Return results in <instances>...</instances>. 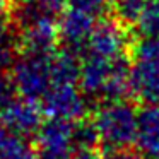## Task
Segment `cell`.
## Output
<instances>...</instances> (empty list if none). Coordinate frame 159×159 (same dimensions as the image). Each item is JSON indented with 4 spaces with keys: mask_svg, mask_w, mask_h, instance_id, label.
Masks as SVG:
<instances>
[{
    "mask_svg": "<svg viewBox=\"0 0 159 159\" xmlns=\"http://www.w3.org/2000/svg\"><path fill=\"white\" fill-rule=\"evenodd\" d=\"M139 111L127 101L103 103L93 116L99 135V144L108 149L130 147L135 144Z\"/></svg>",
    "mask_w": 159,
    "mask_h": 159,
    "instance_id": "1",
    "label": "cell"
},
{
    "mask_svg": "<svg viewBox=\"0 0 159 159\" xmlns=\"http://www.w3.org/2000/svg\"><path fill=\"white\" fill-rule=\"evenodd\" d=\"M52 55H31L22 53L12 65V79L21 98L29 101H39L52 89L53 79L50 70Z\"/></svg>",
    "mask_w": 159,
    "mask_h": 159,
    "instance_id": "2",
    "label": "cell"
},
{
    "mask_svg": "<svg viewBox=\"0 0 159 159\" xmlns=\"http://www.w3.org/2000/svg\"><path fill=\"white\" fill-rule=\"evenodd\" d=\"M132 36L130 28L123 26L115 17H101L96 21L94 31L89 39V53L103 58H118L130 55Z\"/></svg>",
    "mask_w": 159,
    "mask_h": 159,
    "instance_id": "3",
    "label": "cell"
},
{
    "mask_svg": "<svg viewBox=\"0 0 159 159\" xmlns=\"http://www.w3.org/2000/svg\"><path fill=\"white\" fill-rule=\"evenodd\" d=\"M96 26V17L79 9H65L58 16V36L63 48L79 57L89 53V39Z\"/></svg>",
    "mask_w": 159,
    "mask_h": 159,
    "instance_id": "4",
    "label": "cell"
},
{
    "mask_svg": "<svg viewBox=\"0 0 159 159\" xmlns=\"http://www.w3.org/2000/svg\"><path fill=\"white\" fill-rule=\"evenodd\" d=\"M39 106L48 118L77 121L86 115L87 98L77 86H52Z\"/></svg>",
    "mask_w": 159,
    "mask_h": 159,
    "instance_id": "5",
    "label": "cell"
},
{
    "mask_svg": "<svg viewBox=\"0 0 159 159\" xmlns=\"http://www.w3.org/2000/svg\"><path fill=\"white\" fill-rule=\"evenodd\" d=\"M43 115L45 113L39 103L24 99V98H17L11 104H7L4 110H0L2 127L24 139L34 137L38 134L39 127L45 121Z\"/></svg>",
    "mask_w": 159,
    "mask_h": 159,
    "instance_id": "6",
    "label": "cell"
},
{
    "mask_svg": "<svg viewBox=\"0 0 159 159\" xmlns=\"http://www.w3.org/2000/svg\"><path fill=\"white\" fill-rule=\"evenodd\" d=\"M111 77H113V60L91 55V53H87L82 58L79 87L86 94V98L101 101V96Z\"/></svg>",
    "mask_w": 159,
    "mask_h": 159,
    "instance_id": "7",
    "label": "cell"
},
{
    "mask_svg": "<svg viewBox=\"0 0 159 159\" xmlns=\"http://www.w3.org/2000/svg\"><path fill=\"white\" fill-rule=\"evenodd\" d=\"M74 121L48 118L34 135L36 152H75L74 149Z\"/></svg>",
    "mask_w": 159,
    "mask_h": 159,
    "instance_id": "8",
    "label": "cell"
},
{
    "mask_svg": "<svg viewBox=\"0 0 159 159\" xmlns=\"http://www.w3.org/2000/svg\"><path fill=\"white\" fill-rule=\"evenodd\" d=\"M135 147L145 159H159V106L139 110Z\"/></svg>",
    "mask_w": 159,
    "mask_h": 159,
    "instance_id": "9",
    "label": "cell"
},
{
    "mask_svg": "<svg viewBox=\"0 0 159 159\" xmlns=\"http://www.w3.org/2000/svg\"><path fill=\"white\" fill-rule=\"evenodd\" d=\"M128 91L130 96L144 106H159V69L134 62Z\"/></svg>",
    "mask_w": 159,
    "mask_h": 159,
    "instance_id": "10",
    "label": "cell"
},
{
    "mask_svg": "<svg viewBox=\"0 0 159 159\" xmlns=\"http://www.w3.org/2000/svg\"><path fill=\"white\" fill-rule=\"evenodd\" d=\"M82 57L75 55L70 50H57L50 58L53 86H75L79 84Z\"/></svg>",
    "mask_w": 159,
    "mask_h": 159,
    "instance_id": "11",
    "label": "cell"
},
{
    "mask_svg": "<svg viewBox=\"0 0 159 159\" xmlns=\"http://www.w3.org/2000/svg\"><path fill=\"white\" fill-rule=\"evenodd\" d=\"M0 159H36L34 145L28 139L0 127Z\"/></svg>",
    "mask_w": 159,
    "mask_h": 159,
    "instance_id": "12",
    "label": "cell"
},
{
    "mask_svg": "<svg viewBox=\"0 0 159 159\" xmlns=\"http://www.w3.org/2000/svg\"><path fill=\"white\" fill-rule=\"evenodd\" d=\"M130 57L135 63L159 69V36L139 38L132 43Z\"/></svg>",
    "mask_w": 159,
    "mask_h": 159,
    "instance_id": "13",
    "label": "cell"
},
{
    "mask_svg": "<svg viewBox=\"0 0 159 159\" xmlns=\"http://www.w3.org/2000/svg\"><path fill=\"white\" fill-rule=\"evenodd\" d=\"M72 140H74V149L77 151H91L99 144V135L98 130L94 127L93 120H80L74 121V134H72Z\"/></svg>",
    "mask_w": 159,
    "mask_h": 159,
    "instance_id": "14",
    "label": "cell"
},
{
    "mask_svg": "<svg viewBox=\"0 0 159 159\" xmlns=\"http://www.w3.org/2000/svg\"><path fill=\"white\" fill-rule=\"evenodd\" d=\"M139 38L159 36V0H149L145 4L142 16L134 26Z\"/></svg>",
    "mask_w": 159,
    "mask_h": 159,
    "instance_id": "15",
    "label": "cell"
},
{
    "mask_svg": "<svg viewBox=\"0 0 159 159\" xmlns=\"http://www.w3.org/2000/svg\"><path fill=\"white\" fill-rule=\"evenodd\" d=\"M17 46V36H14L4 19H0V74L14 65Z\"/></svg>",
    "mask_w": 159,
    "mask_h": 159,
    "instance_id": "16",
    "label": "cell"
},
{
    "mask_svg": "<svg viewBox=\"0 0 159 159\" xmlns=\"http://www.w3.org/2000/svg\"><path fill=\"white\" fill-rule=\"evenodd\" d=\"M147 0H116L115 2V19L127 28H134L142 16Z\"/></svg>",
    "mask_w": 159,
    "mask_h": 159,
    "instance_id": "17",
    "label": "cell"
},
{
    "mask_svg": "<svg viewBox=\"0 0 159 159\" xmlns=\"http://www.w3.org/2000/svg\"><path fill=\"white\" fill-rule=\"evenodd\" d=\"M19 93L17 87L14 84V79L12 75H7V74H0V110H4L7 104H11L14 99H17Z\"/></svg>",
    "mask_w": 159,
    "mask_h": 159,
    "instance_id": "18",
    "label": "cell"
},
{
    "mask_svg": "<svg viewBox=\"0 0 159 159\" xmlns=\"http://www.w3.org/2000/svg\"><path fill=\"white\" fill-rule=\"evenodd\" d=\"M108 2L110 0H69L70 7L79 9V11H84L91 16H99L103 14V11L106 9Z\"/></svg>",
    "mask_w": 159,
    "mask_h": 159,
    "instance_id": "19",
    "label": "cell"
},
{
    "mask_svg": "<svg viewBox=\"0 0 159 159\" xmlns=\"http://www.w3.org/2000/svg\"><path fill=\"white\" fill-rule=\"evenodd\" d=\"M104 159H145L137 147H120V149H108L103 152Z\"/></svg>",
    "mask_w": 159,
    "mask_h": 159,
    "instance_id": "20",
    "label": "cell"
},
{
    "mask_svg": "<svg viewBox=\"0 0 159 159\" xmlns=\"http://www.w3.org/2000/svg\"><path fill=\"white\" fill-rule=\"evenodd\" d=\"M11 5H12V0H0V19L11 11Z\"/></svg>",
    "mask_w": 159,
    "mask_h": 159,
    "instance_id": "21",
    "label": "cell"
},
{
    "mask_svg": "<svg viewBox=\"0 0 159 159\" xmlns=\"http://www.w3.org/2000/svg\"><path fill=\"white\" fill-rule=\"evenodd\" d=\"M0 127H2V116H0Z\"/></svg>",
    "mask_w": 159,
    "mask_h": 159,
    "instance_id": "22",
    "label": "cell"
},
{
    "mask_svg": "<svg viewBox=\"0 0 159 159\" xmlns=\"http://www.w3.org/2000/svg\"><path fill=\"white\" fill-rule=\"evenodd\" d=\"M113 2H116V0H113Z\"/></svg>",
    "mask_w": 159,
    "mask_h": 159,
    "instance_id": "23",
    "label": "cell"
},
{
    "mask_svg": "<svg viewBox=\"0 0 159 159\" xmlns=\"http://www.w3.org/2000/svg\"><path fill=\"white\" fill-rule=\"evenodd\" d=\"M147 2H149V0H147Z\"/></svg>",
    "mask_w": 159,
    "mask_h": 159,
    "instance_id": "24",
    "label": "cell"
}]
</instances>
